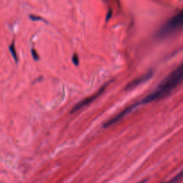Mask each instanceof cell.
<instances>
[{
    "label": "cell",
    "mask_w": 183,
    "mask_h": 183,
    "mask_svg": "<svg viewBox=\"0 0 183 183\" xmlns=\"http://www.w3.org/2000/svg\"><path fill=\"white\" fill-rule=\"evenodd\" d=\"M183 77L182 66L180 65L174 71L163 79L155 91L146 96L140 102V104H148L168 96L182 82Z\"/></svg>",
    "instance_id": "6da1fadb"
},
{
    "label": "cell",
    "mask_w": 183,
    "mask_h": 183,
    "mask_svg": "<svg viewBox=\"0 0 183 183\" xmlns=\"http://www.w3.org/2000/svg\"><path fill=\"white\" fill-rule=\"evenodd\" d=\"M183 23V14L182 12H180L173 18H171L167 23H166L157 34V37L159 39H164L170 36L173 33L176 32L182 28Z\"/></svg>",
    "instance_id": "7a4b0ae2"
},
{
    "label": "cell",
    "mask_w": 183,
    "mask_h": 183,
    "mask_svg": "<svg viewBox=\"0 0 183 183\" xmlns=\"http://www.w3.org/2000/svg\"><path fill=\"white\" fill-rule=\"evenodd\" d=\"M107 85H108V84H106L105 85H104V86H103L102 87L101 89L97 92H96L95 94H92V95H91L89 96V97H87V98L84 99V100H82V101H80L79 102H78L77 104H75V105L74 106V107H72V109L71 110L70 113L71 114L75 113V112H77V111L82 110V108H84L85 107L87 106L88 104H89L90 103L92 102H94L97 97H100V96L104 92V91L105 90V89L107 88Z\"/></svg>",
    "instance_id": "3957f363"
},
{
    "label": "cell",
    "mask_w": 183,
    "mask_h": 183,
    "mask_svg": "<svg viewBox=\"0 0 183 183\" xmlns=\"http://www.w3.org/2000/svg\"><path fill=\"white\" fill-rule=\"evenodd\" d=\"M139 105H140V102H135L134 103V104L130 105L129 107H126V108H125V110H123L122 112H120L119 113H118L117 115H115V117H113L111 118L110 119H109L108 121H107V122L103 125V127H110L112 126V125H115V124L117 123L119 121H120L121 119H123L126 115H127L128 114L130 113L134 108L138 107Z\"/></svg>",
    "instance_id": "277c9868"
},
{
    "label": "cell",
    "mask_w": 183,
    "mask_h": 183,
    "mask_svg": "<svg viewBox=\"0 0 183 183\" xmlns=\"http://www.w3.org/2000/svg\"><path fill=\"white\" fill-rule=\"evenodd\" d=\"M152 75H153L152 71H149L148 73L144 74L142 76L140 77L137 78V79H134V80L132 81L131 82H130V83L125 87V89H126V90H130V89H134L136 87L139 86V85H140L141 84L144 83V82H146L147 81L149 80L150 79H151Z\"/></svg>",
    "instance_id": "5b68a950"
},
{
    "label": "cell",
    "mask_w": 183,
    "mask_h": 183,
    "mask_svg": "<svg viewBox=\"0 0 183 183\" xmlns=\"http://www.w3.org/2000/svg\"><path fill=\"white\" fill-rule=\"evenodd\" d=\"M182 172H180L179 174H177V175L174 176V177H173V179H171V180H170L169 181H167V182H161V183H177V182L180 181L182 179Z\"/></svg>",
    "instance_id": "8992f818"
},
{
    "label": "cell",
    "mask_w": 183,
    "mask_h": 183,
    "mask_svg": "<svg viewBox=\"0 0 183 183\" xmlns=\"http://www.w3.org/2000/svg\"><path fill=\"white\" fill-rule=\"evenodd\" d=\"M9 49V51H10L11 54H12L13 58L14 59L15 61L17 62V55H16V49H15V47H14V42H12V43L11 44Z\"/></svg>",
    "instance_id": "52a82bcc"
},
{
    "label": "cell",
    "mask_w": 183,
    "mask_h": 183,
    "mask_svg": "<svg viewBox=\"0 0 183 183\" xmlns=\"http://www.w3.org/2000/svg\"><path fill=\"white\" fill-rule=\"evenodd\" d=\"M72 62L73 63L75 64V65L77 66L79 64V59H78V57L77 54H74L72 57Z\"/></svg>",
    "instance_id": "ba28073f"
},
{
    "label": "cell",
    "mask_w": 183,
    "mask_h": 183,
    "mask_svg": "<svg viewBox=\"0 0 183 183\" xmlns=\"http://www.w3.org/2000/svg\"><path fill=\"white\" fill-rule=\"evenodd\" d=\"M31 54H32V57L34 60H37L39 59V56H38L37 53L34 49H31Z\"/></svg>",
    "instance_id": "9c48e42d"
},
{
    "label": "cell",
    "mask_w": 183,
    "mask_h": 183,
    "mask_svg": "<svg viewBox=\"0 0 183 183\" xmlns=\"http://www.w3.org/2000/svg\"><path fill=\"white\" fill-rule=\"evenodd\" d=\"M30 17L31 20H33V21H37V20H42V19L40 17V16H34V15H30Z\"/></svg>",
    "instance_id": "30bf717a"
},
{
    "label": "cell",
    "mask_w": 183,
    "mask_h": 183,
    "mask_svg": "<svg viewBox=\"0 0 183 183\" xmlns=\"http://www.w3.org/2000/svg\"><path fill=\"white\" fill-rule=\"evenodd\" d=\"M111 15H112V11H110V12H108V14H107V21H108L110 19V16Z\"/></svg>",
    "instance_id": "8fae6325"
},
{
    "label": "cell",
    "mask_w": 183,
    "mask_h": 183,
    "mask_svg": "<svg viewBox=\"0 0 183 183\" xmlns=\"http://www.w3.org/2000/svg\"><path fill=\"white\" fill-rule=\"evenodd\" d=\"M147 181H148L147 180H141L140 182H139L138 183H147Z\"/></svg>",
    "instance_id": "7c38bea8"
}]
</instances>
